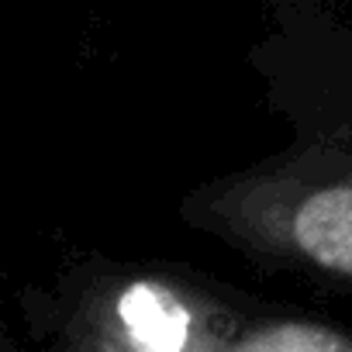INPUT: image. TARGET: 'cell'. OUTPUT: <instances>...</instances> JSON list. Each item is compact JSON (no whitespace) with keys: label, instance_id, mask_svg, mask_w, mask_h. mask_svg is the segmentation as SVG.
I'll return each mask as SVG.
<instances>
[{"label":"cell","instance_id":"cell-2","mask_svg":"<svg viewBox=\"0 0 352 352\" xmlns=\"http://www.w3.org/2000/svg\"><path fill=\"white\" fill-rule=\"evenodd\" d=\"M104 335L121 352H190L201 338V318L173 283L131 280L107 297Z\"/></svg>","mask_w":352,"mask_h":352},{"label":"cell","instance_id":"cell-1","mask_svg":"<svg viewBox=\"0 0 352 352\" xmlns=\"http://www.w3.org/2000/svg\"><path fill=\"white\" fill-rule=\"evenodd\" d=\"M201 214L239 242L352 280V135L204 190Z\"/></svg>","mask_w":352,"mask_h":352}]
</instances>
